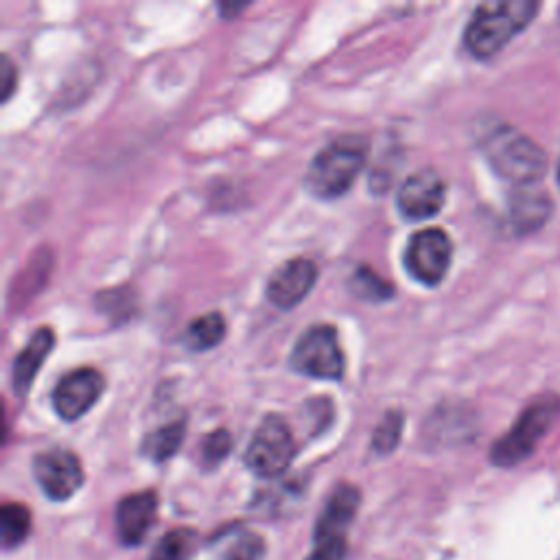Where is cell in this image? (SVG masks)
<instances>
[{"mask_svg":"<svg viewBox=\"0 0 560 560\" xmlns=\"http://www.w3.org/2000/svg\"><path fill=\"white\" fill-rule=\"evenodd\" d=\"M479 149L497 175L527 188L547 171L545 151L525 133L508 122H494L479 136Z\"/></svg>","mask_w":560,"mask_h":560,"instance_id":"obj_1","label":"cell"},{"mask_svg":"<svg viewBox=\"0 0 560 560\" xmlns=\"http://www.w3.org/2000/svg\"><path fill=\"white\" fill-rule=\"evenodd\" d=\"M534 0H494L475 9L466 31L464 46L477 59L497 55L516 33H521L536 15Z\"/></svg>","mask_w":560,"mask_h":560,"instance_id":"obj_2","label":"cell"},{"mask_svg":"<svg viewBox=\"0 0 560 560\" xmlns=\"http://www.w3.org/2000/svg\"><path fill=\"white\" fill-rule=\"evenodd\" d=\"M368 158L363 136H339L311 160L304 186L317 199H337L350 190Z\"/></svg>","mask_w":560,"mask_h":560,"instance_id":"obj_3","label":"cell"},{"mask_svg":"<svg viewBox=\"0 0 560 560\" xmlns=\"http://www.w3.org/2000/svg\"><path fill=\"white\" fill-rule=\"evenodd\" d=\"M560 413V398L556 394H547L529 402L523 413L516 418L512 429L499 438L490 448V459L494 466H516L527 459L538 442L547 435L551 424Z\"/></svg>","mask_w":560,"mask_h":560,"instance_id":"obj_4","label":"cell"},{"mask_svg":"<svg viewBox=\"0 0 560 560\" xmlns=\"http://www.w3.org/2000/svg\"><path fill=\"white\" fill-rule=\"evenodd\" d=\"M289 365L311 378L339 381L343 376L346 359L337 330L330 324H315L306 328L289 354Z\"/></svg>","mask_w":560,"mask_h":560,"instance_id":"obj_5","label":"cell"},{"mask_svg":"<svg viewBox=\"0 0 560 560\" xmlns=\"http://www.w3.org/2000/svg\"><path fill=\"white\" fill-rule=\"evenodd\" d=\"M295 455V440L291 427L282 416L269 413L256 427L247 451L245 466L265 479L282 475Z\"/></svg>","mask_w":560,"mask_h":560,"instance_id":"obj_6","label":"cell"},{"mask_svg":"<svg viewBox=\"0 0 560 560\" xmlns=\"http://www.w3.org/2000/svg\"><path fill=\"white\" fill-rule=\"evenodd\" d=\"M453 243L451 236L442 228H424L407 241L402 265L407 273L427 287H435L442 282L451 267Z\"/></svg>","mask_w":560,"mask_h":560,"instance_id":"obj_7","label":"cell"},{"mask_svg":"<svg viewBox=\"0 0 560 560\" xmlns=\"http://www.w3.org/2000/svg\"><path fill=\"white\" fill-rule=\"evenodd\" d=\"M33 475L50 501H66L83 486L79 457L68 448H48L33 457Z\"/></svg>","mask_w":560,"mask_h":560,"instance_id":"obj_8","label":"cell"},{"mask_svg":"<svg viewBox=\"0 0 560 560\" xmlns=\"http://www.w3.org/2000/svg\"><path fill=\"white\" fill-rule=\"evenodd\" d=\"M105 378L94 368H77L61 376L52 392V407L66 422L79 420L101 398Z\"/></svg>","mask_w":560,"mask_h":560,"instance_id":"obj_9","label":"cell"},{"mask_svg":"<svg viewBox=\"0 0 560 560\" xmlns=\"http://www.w3.org/2000/svg\"><path fill=\"white\" fill-rule=\"evenodd\" d=\"M446 199V186L444 179L431 171L422 168L411 173L396 192V206L400 214L409 221L429 219L440 212Z\"/></svg>","mask_w":560,"mask_h":560,"instance_id":"obj_10","label":"cell"},{"mask_svg":"<svg viewBox=\"0 0 560 560\" xmlns=\"http://www.w3.org/2000/svg\"><path fill=\"white\" fill-rule=\"evenodd\" d=\"M317 280V265L311 258H291L267 280V300L282 311L298 306Z\"/></svg>","mask_w":560,"mask_h":560,"instance_id":"obj_11","label":"cell"},{"mask_svg":"<svg viewBox=\"0 0 560 560\" xmlns=\"http://www.w3.org/2000/svg\"><path fill=\"white\" fill-rule=\"evenodd\" d=\"M359 503H361V492L357 486H350V483L337 486L315 523L313 542H348L346 532L357 516Z\"/></svg>","mask_w":560,"mask_h":560,"instance_id":"obj_12","label":"cell"},{"mask_svg":"<svg viewBox=\"0 0 560 560\" xmlns=\"http://www.w3.org/2000/svg\"><path fill=\"white\" fill-rule=\"evenodd\" d=\"M158 497L151 490L127 494L116 505V534L122 545L136 547L155 523Z\"/></svg>","mask_w":560,"mask_h":560,"instance_id":"obj_13","label":"cell"},{"mask_svg":"<svg viewBox=\"0 0 560 560\" xmlns=\"http://www.w3.org/2000/svg\"><path fill=\"white\" fill-rule=\"evenodd\" d=\"M55 346V332L50 328H39L26 346L15 354L11 365V387L15 396H26L39 368L44 365L46 357Z\"/></svg>","mask_w":560,"mask_h":560,"instance_id":"obj_14","label":"cell"},{"mask_svg":"<svg viewBox=\"0 0 560 560\" xmlns=\"http://www.w3.org/2000/svg\"><path fill=\"white\" fill-rule=\"evenodd\" d=\"M214 542L219 560H262L265 556V540L252 529H228Z\"/></svg>","mask_w":560,"mask_h":560,"instance_id":"obj_15","label":"cell"},{"mask_svg":"<svg viewBox=\"0 0 560 560\" xmlns=\"http://www.w3.org/2000/svg\"><path fill=\"white\" fill-rule=\"evenodd\" d=\"M225 328L228 326H225V319H223L221 313H217V311L206 313V315L192 319L186 326V330L182 335V341L192 352H206V350H210V348H214L223 341Z\"/></svg>","mask_w":560,"mask_h":560,"instance_id":"obj_16","label":"cell"},{"mask_svg":"<svg viewBox=\"0 0 560 560\" xmlns=\"http://www.w3.org/2000/svg\"><path fill=\"white\" fill-rule=\"evenodd\" d=\"M549 214V201L540 192L518 188L510 199V219L516 230H536Z\"/></svg>","mask_w":560,"mask_h":560,"instance_id":"obj_17","label":"cell"},{"mask_svg":"<svg viewBox=\"0 0 560 560\" xmlns=\"http://www.w3.org/2000/svg\"><path fill=\"white\" fill-rule=\"evenodd\" d=\"M184 433H186V422L173 420V422L147 433L140 451L144 457H149L153 462H166L168 457H173L179 451V446L184 442Z\"/></svg>","mask_w":560,"mask_h":560,"instance_id":"obj_18","label":"cell"},{"mask_svg":"<svg viewBox=\"0 0 560 560\" xmlns=\"http://www.w3.org/2000/svg\"><path fill=\"white\" fill-rule=\"evenodd\" d=\"M31 532V512L22 503H4L0 510V542L2 549H15Z\"/></svg>","mask_w":560,"mask_h":560,"instance_id":"obj_19","label":"cell"},{"mask_svg":"<svg viewBox=\"0 0 560 560\" xmlns=\"http://www.w3.org/2000/svg\"><path fill=\"white\" fill-rule=\"evenodd\" d=\"M197 549V532L190 527L168 529L155 545L149 560H190Z\"/></svg>","mask_w":560,"mask_h":560,"instance_id":"obj_20","label":"cell"},{"mask_svg":"<svg viewBox=\"0 0 560 560\" xmlns=\"http://www.w3.org/2000/svg\"><path fill=\"white\" fill-rule=\"evenodd\" d=\"M350 289L357 298L368 302H385L394 295V287L381 278L372 267L359 265L350 278Z\"/></svg>","mask_w":560,"mask_h":560,"instance_id":"obj_21","label":"cell"},{"mask_svg":"<svg viewBox=\"0 0 560 560\" xmlns=\"http://www.w3.org/2000/svg\"><path fill=\"white\" fill-rule=\"evenodd\" d=\"M402 427H405V416H402V411L389 409V411L381 418V422L376 424V429H374V435H372V448H374V453H378V455L392 453V451L398 446V442H400Z\"/></svg>","mask_w":560,"mask_h":560,"instance_id":"obj_22","label":"cell"},{"mask_svg":"<svg viewBox=\"0 0 560 560\" xmlns=\"http://www.w3.org/2000/svg\"><path fill=\"white\" fill-rule=\"evenodd\" d=\"M96 306L103 315L114 317L116 322L127 319L133 313V295L127 287H116L109 291H101L96 295Z\"/></svg>","mask_w":560,"mask_h":560,"instance_id":"obj_23","label":"cell"},{"mask_svg":"<svg viewBox=\"0 0 560 560\" xmlns=\"http://www.w3.org/2000/svg\"><path fill=\"white\" fill-rule=\"evenodd\" d=\"M232 451V435L225 429H217L212 433H208L201 442V462L206 468H214L219 466L225 455Z\"/></svg>","mask_w":560,"mask_h":560,"instance_id":"obj_24","label":"cell"},{"mask_svg":"<svg viewBox=\"0 0 560 560\" xmlns=\"http://www.w3.org/2000/svg\"><path fill=\"white\" fill-rule=\"evenodd\" d=\"M15 81H18V70L11 61L9 55L0 57V88H2V103H7L15 90Z\"/></svg>","mask_w":560,"mask_h":560,"instance_id":"obj_25","label":"cell"},{"mask_svg":"<svg viewBox=\"0 0 560 560\" xmlns=\"http://www.w3.org/2000/svg\"><path fill=\"white\" fill-rule=\"evenodd\" d=\"M243 9H245L243 2H238V4H219V11H221L223 18H234L232 13H234V11H243Z\"/></svg>","mask_w":560,"mask_h":560,"instance_id":"obj_26","label":"cell"},{"mask_svg":"<svg viewBox=\"0 0 560 560\" xmlns=\"http://www.w3.org/2000/svg\"><path fill=\"white\" fill-rule=\"evenodd\" d=\"M556 177H558V184H560V160H558V166H556Z\"/></svg>","mask_w":560,"mask_h":560,"instance_id":"obj_27","label":"cell"}]
</instances>
